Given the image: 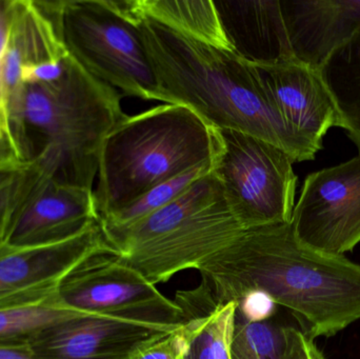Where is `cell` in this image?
I'll return each mask as SVG.
<instances>
[{"label": "cell", "instance_id": "6da1fadb", "mask_svg": "<svg viewBox=\"0 0 360 359\" xmlns=\"http://www.w3.org/2000/svg\"><path fill=\"white\" fill-rule=\"evenodd\" d=\"M197 270L218 303L262 291L312 339L333 337L360 320V266L307 246L291 223L245 230Z\"/></svg>", "mask_w": 360, "mask_h": 359}, {"label": "cell", "instance_id": "7a4b0ae2", "mask_svg": "<svg viewBox=\"0 0 360 359\" xmlns=\"http://www.w3.org/2000/svg\"><path fill=\"white\" fill-rule=\"evenodd\" d=\"M133 16L167 103L188 107L213 128L264 139L294 162L314 159L321 150L288 124L255 65L149 17Z\"/></svg>", "mask_w": 360, "mask_h": 359}, {"label": "cell", "instance_id": "3957f363", "mask_svg": "<svg viewBox=\"0 0 360 359\" xmlns=\"http://www.w3.org/2000/svg\"><path fill=\"white\" fill-rule=\"evenodd\" d=\"M122 97L68 54L58 73L22 82L6 103L21 159L59 183L93 190L103 141L126 116Z\"/></svg>", "mask_w": 360, "mask_h": 359}, {"label": "cell", "instance_id": "277c9868", "mask_svg": "<svg viewBox=\"0 0 360 359\" xmlns=\"http://www.w3.org/2000/svg\"><path fill=\"white\" fill-rule=\"evenodd\" d=\"M218 150L216 129L180 105H158L124 116L103 141L94 193L98 221L162 183L211 166Z\"/></svg>", "mask_w": 360, "mask_h": 359}, {"label": "cell", "instance_id": "5b68a950", "mask_svg": "<svg viewBox=\"0 0 360 359\" xmlns=\"http://www.w3.org/2000/svg\"><path fill=\"white\" fill-rule=\"evenodd\" d=\"M103 231L117 259L156 286L184 270L198 269L245 230L210 172L153 214Z\"/></svg>", "mask_w": 360, "mask_h": 359}, {"label": "cell", "instance_id": "8992f818", "mask_svg": "<svg viewBox=\"0 0 360 359\" xmlns=\"http://www.w3.org/2000/svg\"><path fill=\"white\" fill-rule=\"evenodd\" d=\"M58 30L68 54L95 79L122 96L167 103L139 21L120 1L63 0Z\"/></svg>", "mask_w": 360, "mask_h": 359}, {"label": "cell", "instance_id": "52a82bcc", "mask_svg": "<svg viewBox=\"0 0 360 359\" xmlns=\"http://www.w3.org/2000/svg\"><path fill=\"white\" fill-rule=\"evenodd\" d=\"M218 150L211 173L243 230L290 223L297 176L281 148L245 133L216 129Z\"/></svg>", "mask_w": 360, "mask_h": 359}, {"label": "cell", "instance_id": "ba28073f", "mask_svg": "<svg viewBox=\"0 0 360 359\" xmlns=\"http://www.w3.org/2000/svg\"><path fill=\"white\" fill-rule=\"evenodd\" d=\"M59 293L70 307L86 313L184 325V313L174 301L109 253L84 259L63 280Z\"/></svg>", "mask_w": 360, "mask_h": 359}, {"label": "cell", "instance_id": "9c48e42d", "mask_svg": "<svg viewBox=\"0 0 360 359\" xmlns=\"http://www.w3.org/2000/svg\"><path fill=\"white\" fill-rule=\"evenodd\" d=\"M291 226L300 242L330 254L344 255L359 244L360 152L307 177Z\"/></svg>", "mask_w": 360, "mask_h": 359}, {"label": "cell", "instance_id": "30bf717a", "mask_svg": "<svg viewBox=\"0 0 360 359\" xmlns=\"http://www.w3.org/2000/svg\"><path fill=\"white\" fill-rule=\"evenodd\" d=\"M115 254L99 221L69 240L39 246L0 244V308L39 303L60 295L61 284L80 263Z\"/></svg>", "mask_w": 360, "mask_h": 359}, {"label": "cell", "instance_id": "8fae6325", "mask_svg": "<svg viewBox=\"0 0 360 359\" xmlns=\"http://www.w3.org/2000/svg\"><path fill=\"white\" fill-rule=\"evenodd\" d=\"M181 327L88 314L49 329L27 344L41 359H131Z\"/></svg>", "mask_w": 360, "mask_h": 359}, {"label": "cell", "instance_id": "7c38bea8", "mask_svg": "<svg viewBox=\"0 0 360 359\" xmlns=\"http://www.w3.org/2000/svg\"><path fill=\"white\" fill-rule=\"evenodd\" d=\"M93 192L40 172L17 209L4 242L39 246L78 235L98 221Z\"/></svg>", "mask_w": 360, "mask_h": 359}, {"label": "cell", "instance_id": "4fadbf2b", "mask_svg": "<svg viewBox=\"0 0 360 359\" xmlns=\"http://www.w3.org/2000/svg\"><path fill=\"white\" fill-rule=\"evenodd\" d=\"M289 126L319 150L333 126L342 119L319 70L296 59L269 65H255Z\"/></svg>", "mask_w": 360, "mask_h": 359}, {"label": "cell", "instance_id": "5bb4252c", "mask_svg": "<svg viewBox=\"0 0 360 359\" xmlns=\"http://www.w3.org/2000/svg\"><path fill=\"white\" fill-rule=\"evenodd\" d=\"M61 4L15 0L10 34L0 58V100L4 109L27 72L67 56L58 30Z\"/></svg>", "mask_w": 360, "mask_h": 359}, {"label": "cell", "instance_id": "9a60e30c", "mask_svg": "<svg viewBox=\"0 0 360 359\" xmlns=\"http://www.w3.org/2000/svg\"><path fill=\"white\" fill-rule=\"evenodd\" d=\"M294 59L321 71L360 27V0H279Z\"/></svg>", "mask_w": 360, "mask_h": 359}, {"label": "cell", "instance_id": "2e32d148", "mask_svg": "<svg viewBox=\"0 0 360 359\" xmlns=\"http://www.w3.org/2000/svg\"><path fill=\"white\" fill-rule=\"evenodd\" d=\"M233 50L254 65L293 59L279 0L214 1Z\"/></svg>", "mask_w": 360, "mask_h": 359}, {"label": "cell", "instance_id": "e0dca14e", "mask_svg": "<svg viewBox=\"0 0 360 359\" xmlns=\"http://www.w3.org/2000/svg\"><path fill=\"white\" fill-rule=\"evenodd\" d=\"M174 301L184 313L182 359H231L237 303H218L202 280L192 290L177 291Z\"/></svg>", "mask_w": 360, "mask_h": 359}, {"label": "cell", "instance_id": "ac0fdd59", "mask_svg": "<svg viewBox=\"0 0 360 359\" xmlns=\"http://www.w3.org/2000/svg\"><path fill=\"white\" fill-rule=\"evenodd\" d=\"M120 2L131 15L149 17L182 35L234 52L214 1L134 0Z\"/></svg>", "mask_w": 360, "mask_h": 359}, {"label": "cell", "instance_id": "d6986e66", "mask_svg": "<svg viewBox=\"0 0 360 359\" xmlns=\"http://www.w3.org/2000/svg\"><path fill=\"white\" fill-rule=\"evenodd\" d=\"M348 132L360 152V27L321 69Z\"/></svg>", "mask_w": 360, "mask_h": 359}, {"label": "cell", "instance_id": "ffe728a7", "mask_svg": "<svg viewBox=\"0 0 360 359\" xmlns=\"http://www.w3.org/2000/svg\"><path fill=\"white\" fill-rule=\"evenodd\" d=\"M88 314L70 307L60 295L39 303L0 308V343L27 344L49 329Z\"/></svg>", "mask_w": 360, "mask_h": 359}, {"label": "cell", "instance_id": "44dd1931", "mask_svg": "<svg viewBox=\"0 0 360 359\" xmlns=\"http://www.w3.org/2000/svg\"><path fill=\"white\" fill-rule=\"evenodd\" d=\"M212 166L213 164L193 169L179 175L176 178L158 185L130 206L99 221L101 228L103 230L122 229L153 214L156 211L160 210L181 196L201 177L209 174L211 172Z\"/></svg>", "mask_w": 360, "mask_h": 359}, {"label": "cell", "instance_id": "7402d4cb", "mask_svg": "<svg viewBox=\"0 0 360 359\" xmlns=\"http://www.w3.org/2000/svg\"><path fill=\"white\" fill-rule=\"evenodd\" d=\"M283 327L273 320L249 324L235 316L231 359H281Z\"/></svg>", "mask_w": 360, "mask_h": 359}, {"label": "cell", "instance_id": "603a6c76", "mask_svg": "<svg viewBox=\"0 0 360 359\" xmlns=\"http://www.w3.org/2000/svg\"><path fill=\"white\" fill-rule=\"evenodd\" d=\"M39 174V169L27 162L0 166V244L6 242L15 213Z\"/></svg>", "mask_w": 360, "mask_h": 359}, {"label": "cell", "instance_id": "cb8c5ba5", "mask_svg": "<svg viewBox=\"0 0 360 359\" xmlns=\"http://www.w3.org/2000/svg\"><path fill=\"white\" fill-rule=\"evenodd\" d=\"M236 303V318L249 324L273 320L278 307L270 295L258 290L250 291Z\"/></svg>", "mask_w": 360, "mask_h": 359}, {"label": "cell", "instance_id": "d4e9b609", "mask_svg": "<svg viewBox=\"0 0 360 359\" xmlns=\"http://www.w3.org/2000/svg\"><path fill=\"white\" fill-rule=\"evenodd\" d=\"M281 359H325L314 339L292 326L283 327V345Z\"/></svg>", "mask_w": 360, "mask_h": 359}, {"label": "cell", "instance_id": "484cf974", "mask_svg": "<svg viewBox=\"0 0 360 359\" xmlns=\"http://www.w3.org/2000/svg\"><path fill=\"white\" fill-rule=\"evenodd\" d=\"M23 162L15 143L6 109L0 100V166Z\"/></svg>", "mask_w": 360, "mask_h": 359}, {"label": "cell", "instance_id": "4316f807", "mask_svg": "<svg viewBox=\"0 0 360 359\" xmlns=\"http://www.w3.org/2000/svg\"><path fill=\"white\" fill-rule=\"evenodd\" d=\"M14 8L15 0H0V58L8 41Z\"/></svg>", "mask_w": 360, "mask_h": 359}, {"label": "cell", "instance_id": "83f0119b", "mask_svg": "<svg viewBox=\"0 0 360 359\" xmlns=\"http://www.w3.org/2000/svg\"><path fill=\"white\" fill-rule=\"evenodd\" d=\"M0 359H41L32 352L27 344L0 343Z\"/></svg>", "mask_w": 360, "mask_h": 359}]
</instances>
